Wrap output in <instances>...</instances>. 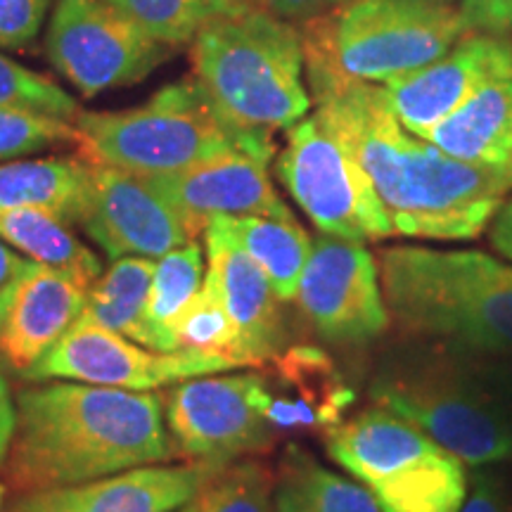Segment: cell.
Wrapping results in <instances>:
<instances>
[{
  "instance_id": "cell-40",
  "label": "cell",
  "mask_w": 512,
  "mask_h": 512,
  "mask_svg": "<svg viewBox=\"0 0 512 512\" xmlns=\"http://www.w3.org/2000/svg\"><path fill=\"white\" fill-rule=\"evenodd\" d=\"M24 264H27V259H22V256H17L15 252H10V249L0 242V290H3V287L8 285L19 271H22Z\"/></svg>"
},
{
  "instance_id": "cell-2",
  "label": "cell",
  "mask_w": 512,
  "mask_h": 512,
  "mask_svg": "<svg viewBox=\"0 0 512 512\" xmlns=\"http://www.w3.org/2000/svg\"><path fill=\"white\" fill-rule=\"evenodd\" d=\"M5 479L17 494L110 477L176 456L162 396L86 382H48L17 394Z\"/></svg>"
},
{
  "instance_id": "cell-7",
  "label": "cell",
  "mask_w": 512,
  "mask_h": 512,
  "mask_svg": "<svg viewBox=\"0 0 512 512\" xmlns=\"http://www.w3.org/2000/svg\"><path fill=\"white\" fill-rule=\"evenodd\" d=\"M465 34L451 5L344 0L299 29L311 95L339 83H387L448 53Z\"/></svg>"
},
{
  "instance_id": "cell-42",
  "label": "cell",
  "mask_w": 512,
  "mask_h": 512,
  "mask_svg": "<svg viewBox=\"0 0 512 512\" xmlns=\"http://www.w3.org/2000/svg\"><path fill=\"white\" fill-rule=\"evenodd\" d=\"M418 3H430V5H451L453 0H418Z\"/></svg>"
},
{
  "instance_id": "cell-25",
  "label": "cell",
  "mask_w": 512,
  "mask_h": 512,
  "mask_svg": "<svg viewBox=\"0 0 512 512\" xmlns=\"http://www.w3.org/2000/svg\"><path fill=\"white\" fill-rule=\"evenodd\" d=\"M0 240L10 242L36 264L67 275L83 290L100 278L102 264L91 247L69 233L67 223L38 209L0 211Z\"/></svg>"
},
{
  "instance_id": "cell-39",
  "label": "cell",
  "mask_w": 512,
  "mask_h": 512,
  "mask_svg": "<svg viewBox=\"0 0 512 512\" xmlns=\"http://www.w3.org/2000/svg\"><path fill=\"white\" fill-rule=\"evenodd\" d=\"M489 240L498 254L512 261V197H505V202L491 219Z\"/></svg>"
},
{
  "instance_id": "cell-12",
  "label": "cell",
  "mask_w": 512,
  "mask_h": 512,
  "mask_svg": "<svg viewBox=\"0 0 512 512\" xmlns=\"http://www.w3.org/2000/svg\"><path fill=\"white\" fill-rule=\"evenodd\" d=\"M164 401L176 456L190 463L228 465L266 451L275 439L249 401V373L192 377L171 387Z\"/></svg>"
},
{
  "instance_id": "cell-10",
  "label": "cell",
  "mask_w": 512,
  "mask_h": 512,
  "mask_svg": "<svg viewBox=\"0 0 512 512\" xmlns=\"http://www.w3.org/2000/svg\"><path fill=\"white\" fill-rule=\"evenodd\" d=\"M230 368L238 366L226 356L197 351H152L119 332L79 318L64 332L60 342L22 377L29 382L72 380L131 392H152L166 384L219 375Z\"/></svg>"
},
{
  "instance_id": "cell-8",
  "label": "cell",
  "mask_w": 512,
  "mask_h": 512,
  "mask_svg": "<svg viewBox=\"0 0 512 512\" xmlns=\"http://www.w3.org/2000/svg\"><path fill=\"white\" fill-rule=\"evenodd\" d=\"M275 174L318 233L361 245L396 235L368 174L316 114L290 128Z\"/></svg>"
},
{
  "instance_id": "cell-15",
  "label": "cell",
  "mask_w": 512,
  "mask_h": 512,
  "mask_svg": "<svg viewBox=\"0 0 512 512\" xmlns=\"http://www.w3.org/2000/svg\"><path fill=\"white\" fill-rule=\"evenodd\" d=\"M505 72H512V38L465 34L439 60L387 81L382 88L401 126L425 138L434 124L458 110L486 81Z\"/></svg>"
},
{
  "instance_id": "cell-27",
  "label": "cell",
  "mask_w": 512,
  "mask_h": 512,
  "mask_svg": "<svg viewBox=\"0 0 512 512\" xmlns=\"http://www.w3.org/2000/svg\"><path fill=\"white\" fill-rule=\"evenodd\" d=\"M204 283V259L197 240L171 249L155 261L145 320L152 351H176L174 323Z\"/></svg>"
},
{
  "instance_id": "cell-33",
  "label": "cell",
  "mask_w": 512,
  "mask_h": 512,
  "mask_svg": "<svg viewBox=\"0 0 512 512\" xmlns=\"http://www.w3.org/2000/svg\"><path fill=\"white\" fill-rule=\"evenodd\" d=\"M60 143H76V128L67 119L0 105V159L31 155Z\"/></svg>"
},
{
  "instance_id": "cell-34",
  "label": "cell",
  "mask_w": 512,
  "mask_h": 512,
  "mask_svg": "<svg viewBox=\"0 0 512 512\" xmlns=\"http://www.w3.org/2000/svg\"><path fill=\"white\" fill-rule=\"evenodd\" d=\"M53 3L55 0H0V48L31 46Z\"/></svg>"
},
{
  "instance_id": "cell-4",
  "label": "cell",
  "mask_w": 512,
  "mask_h": 512,
  "mask_svg": "<svg viewBox=\"0 0 512 512\" xmlns=\"http://www.w3.org/2000/svg\"><path fill=\"white\" fill-rule=\"evenodd\" d=\"M403 335L512 366V264L475 249L399 245L377 256Z\"/></svg>"
},
{
  "instance_id": "cell-14",
  "label": "cell",
  "mask_w": 512,
  "mask_h": 512,
  "mask_svg": "<svg viewBox=\"0 0 512 512\" xmlns=\"http://www.w3.org/2000/svg\"><path fill=\"white\" fill-rule=\"evenodd\" d=\"M249 373V401L273 432H330L356 392L320 347H287Z\"/></svg>"
},
{
  "instance_id": "cell-16",
  "label": "cell",
  "mask_w": 512,
  "mask_h": 512,
  "mask_svg": "<svg viewBox=\"0 0 512 512\" xmlns=\"http://www.w3.org/2000/svg\"><path fill=\"white\" fill-rule=\"evenodd\" d=\"M219 463L140 465L91 482L22 491L8 512H176L195 501Z\"/></svg>"
},
{
  "instance_id": "cell-24",
  "label": "cell",
  "mask_w": 512,
  "mask_h": 512,
  "mask_svg": "<svg viewBox=\"0 0 512 512\" xmlns=\"http://www.w3.org/2000/svg\"><path fill=\"white\" fill-rule=\"evenodd\" d=\"M275 512H382L373 491L290 446L275 475Z\"/></svg>"
},
{
  "instance_id": "cell-35",
  "label": "cell",
  "mask_w": 512,
  "mask_h": 512,
  "mask_svg": "<svg viewBox=\"0 0 512 512\" xmlns=\"http://www.w3.org/2000/svg\"><path fill=\"white\" fill-rule=\"evenodd\" d=\"M458 12L470 34L512 36V0H460Z\"/></svg>"
},
{
  "instance_id": "cell-6",
  "label": "cell",
  "mask_w": 512,
  "mask_h": 512,
  "mask_svg": "<svg viewBox=\"0 0 512 512\" xmlns=\"http://www.w3.org/2000/svg\"><path fill=\"white\" fill-rule=\"evenodd\" d=\"M76 157L138 176H166L228 152L271 162L273 136L245 133L211 105L200 83L181 79L121 112H79Z\"/></svg>"
},
{
  "instance_id": "cell-1",
  "label": "cell",
  "mask_w": 512,
  "mask_h": 512,
  "mask_svg": "<svg viewBox=\"0 0 512 512\" xmlns=\"http://www.w3.org/2000/svg\"><path fill=\"white\" fill-rule=\"evenodd\" d=\"M313 100L316 119L368 174L396 235L475 240L512 190L505 171L465 164L408 133L377 83H339Z\"/></svg>"
},
{
  "instance_id": "cell-23",
  "label": "cell",
  "mask_w": 512,
  "mask_h": 512,
  "mask_svg": "<svg viewBox=\"0 0 512 512\" xmlns=\"http://www.w3.org/2000/svg\"><path fill=\"white\" fill-rule=\"evenodd\" d=\"M211 228L226 235L242 252L254 259V264L271 280L280 302H292L297 297L299 280L313 249L309 233L299 221L266 219V216H216L209 221Z\"/></svg>"
},
{
  "instance_id": "cell-38",
  "label": "cell",
  "mask_w": 512,
  "mask_h": 512,
  "mask_svg": "<svg viewBox=\"0 0 512 512\" xmlns=\"http://www.w3.org/2000/svg\"><path fill=\"white\" fill-rule=\"evenodd\" d=\"M15 425H17V401L10 392V384L5 380L3 368H0V467H3L5 458H8Z\"/></svg>"
},
{
  "instance_id": "cell-31",
  "label": "cell",
  "mask_w": 512,
  "mask_h": 512,
  "mask_svg": "<svg viewBox=\"0 0 512 512\" xmlns=\"http://www.w3.org/2000/svg\"><path fill=\"white\" fill-rule=\"evenodd\" d=\"M275 475L261 460H233L197 496L200 512H275Z\"/></svg>"
},
{
  "instance_id": "cell-43",
  "label": "cell",
  "mask_w": 512,
  "mask_h": 512,
  "mask_svg": "<svg viewBox=\"0 0 512 512\" xmlns=\"http://www.w3.org/2000/svg\"><path fill=\"white\" fill-rule=\"evenodd\" d=\"M3 498H5V484L0 482V508H3Z\"/></svg>"
},
{
  "instance_id": "cell-9",
  "label": "cell",
  "mask_w": 512,
  "mask_h": 512,
  "mask_svg": "<svg viewBox=\"0 0 512 512\" xmlns=\"http://www.w3.org/2000/svg\"><path fill=\"white\" fill-rule=\"evenodd\" d=\"M46 48L83 98L143 81L174 53L107 0H57Z\"/></svg>"
},
{
  "instance_id": "cell-18",
  "label": "cell",
  "mask_w": 512,
  "mask_h": 512,
  "mask_svg": "<svg viewBox=\"0 0 512 512\" xmlns=\"http://www.w3.org/2000/svg\"><path fill=\"white\" fill-rule=\"evenodd\" d=\"M86 292L67 275L27 259L0 290V363L24 375L79 320Z\"/></svg>"
},
{
  "instance_id": "cell-17",
  "label": "cell",
  "mask_w": 512,
  "mask_h": 512,
  "mask_svg": "<svg viewBox=\"0 0 512 512\" xmlns=\"http://www.w3.org/2000/svg\"><path fill=\"white\" fill-rule=\"evenodd\" d=\"M266 166L247 152H228L178 174L145 178L181 214L197 240L216 216L297 219L275 192Z\"/></svg>"
},
{
  "instance_id": "cell-13",
  "label": "cell",
  "mask_w": 512,
  "mask_h": 512,
  "mask_svg": "<svg viewBox=\"0 0 512 512\" xmlns=\"http://www.w3.org/2000/svg\"><path fill=\"white\" fill-rule=\"evenodd\" d=\"M81 226L112 261L124 256L162 259L195 240L181 214L145 176L91 164V195Z\"/></svg>"
},
{
  "instance_id": "cell-41",
  "label": "cell",
  "mask_w": 512,
  "mask_h": 512,
  "mask_svg": "<svg viewBox=\"0 0 512 512\" xmlns=\"http://www.w3.org/2000/svg\"><path fill=\"white\" fill-rule=\"evenodd\" d=\"M176 512H200V505H197V498H195V501H190L188 505H183V508L176 510Z\"/></svg>"
},
{
  "instance_id": "cell-3",
  "label": "cell",
  "mask_w": 512,
  "mask_h": 512,
  "mask_svg": "<svg viewBox=\"0 0 512 512\" xmlns=\"http://www.w3.org/2000/svg\"><path fill=\"white\" fill-rule=\"evenodd\" d=\"M368 396L467 465L512 460V366L403 335L377 358Z\"/></svg>"
},
{
  "instance_id": "cell-5",
  "label": "cell",
  "mask_w": 512,
  "mask_h": 512,
  "mask_svg": "<svg viewBox=\"0 0 512 512\" xmlns=\"http://www.w3.org/2000/svg\"><path fill=\"white\" fill-rule=\"evenodd\" d=\"M190 46L192 76L240 131L273 136L309 114L302 36L287 19L245 5L211 17Z\"/></svg>"
},
{
  "instance_id": "cell-20",
  "label": "cell",
  "mask_w": 512,
  "mask_h": 512,
  "mask_svg": "<svg viewBox=\"0 0 512 512\" xmlns=\"http://www.w3.org/2000/svg\"><path fill=\"white\" fill-rule=\"evenodd\" d=\"M325 448L342 470L368 489L406 475L441 451L425 432L380 406L344 418L325 432Z\"/></svg>"
},
{
  "instance_id": "cell-22",
  "label": "cell",
  "mask_w": 512,
  "mask_h": 512,
  "mask_svg": "<svg viewBox=\"0 0 512 512\" xmlns=\"http://www.w3.org/2000/svg\"><path fill=\"white\" fill-rule=\"evenodd\" d=\"M91 164L81 157L31 159L0 166V211L38 209L67 226L83 221Z\"/></svg>"
},
{
  "instance_id": "cell-29",
  "label": "cell",
  "mask_w": 512,
  "mask_h": 512,
  "mask_svg": "<svg viewBox=\"0 0 512 512\" xmlns=\"http://www.w3.org/2000/svg\"><path fill=\"white\" fill-rule=\"evenodd\" d=\"M159 43L181 48L192 43L211 17L245 8V0H107Z\"/></svg>"
},
{
  "instance_id": "cell-36",
  "label": "cell",
  "mask_w": 512,
  "mask_h": 512,
  "mask_svg": "<svg viewBox=\"0 0 512 512\" xmlns=\"http://www.w3.org/2000/svg\"><path fill=\"white\" fill-rule=\"evenodd\" d=\"M460 512H512V501L503 477L486 467H477L472 489Z\"/></svg>"
},
{
  "instance_id": "cell-32",
  "label": "cell",
  "mask_w": 512,
  "mask_h": 512,
  "mask_svg": "<svg viewBox=\"0 0 512 512\" xmlns=\"http://www.w3.org/2000/svg\"><path fill=\"white\" fill-rule=\"evenodd\" d=\"M0 105L24 107V110L53 114L67 121H74L81 112L79 102L62 91L53 79L31 72L5 55H0Z\"/></svg>"
},
{
  "instance_id": "cell-37",
  "label": "cell",
  "mask_w": 512,
  "mask_h": 512,
  "mask_svg": "<svg viewBox=\"0 0 512 512\" xmlns=\"http://www.w3.org/2000/svg\"><path fill=\"white\" fill-rule=\"evenodd\" d=\"M249 8H259L271 12L280 19H313L325 15V12L335 10L344 0H245Z\"/></svg>"
},
{
  "instance_id": "cell-19",
  "label": "cell",
  "mask_w": 512,
  "mask_h": 512,
  "mask_svg": "<svg viewBox=\"0 0 512 512\" xmlns=\"http://www.w3.org/2000/svg\"><path fill=\"white\" fill-rule=\"evenodd\" d=\"M207 275L214 280L235 328V358L240 366H264L285 349V323L271 280L247 252L216 228L204 230Z\"/></svg>"
},
{
  "instance_id": "cell-28",
  "label": "cell",
  "mask_w": 512,
  "mask_h": 512,
  "mask_svg": "<svg viewBox=\"0 0 512 512\" xmlns=\"http://www.w3.org/2000/svg\"><path fill=\"white\" fill-rule=\"evenodd\" d=\"M382 512H460L467 496L463 460L446 448L406 475L375 486Z\"/></svg>"
},
{
  "instance_id": "cell-30",
  "label": "cell",
  "mask_w": 512,
  "mask_h": 512,
  "mask_svg": "<svg viewBox=\"0 0 512 512\" xmlns=\"http://www.w3.org/2000/svg\"><path fill=\"white\" fill-rule=\"evenodd\" d=\"M176 351H197V354L226 356L240 368L235 358V328L226 306H223L214 280L204 275L200 292L192 297L174 323Z\"/></svg>"
},
{
  "instance_id": "cell-26",
  "label": "cell",
  "mask_w": 512,
  "mask_h": 512,
  "mask_svg": "<svg viewBox=\"0 0 512 512\" xmlns=\"http://www.w3.org/2000/svg\"><path fill=\"white\" fill-rule=\"evenodd\" d=\"M152 275H155V259H145V256L117 259L110 271L88 287L86 306L79 318L119 332L140 347L150 349L145 306Z\"/></svg>"
},
{
  "instance_id": "cell-21",
  "label": "cell",
  "mask_w": 512,
  "mask_h": 512,
  "mask_svg": "<svg viewBox=\"0 0 512 512\" xmlns=\"http://www.w3.org/2000/svg\"><path fill=\"white\" fill-rule=\"evenodd\" d=\"M448 157L512 178V72L498 74L425 133Z\"/></svg>"
},
{
  "instance_id": "cell-11",
  "label": "cell",
  "mask_w": 512,
  "mask_h": 512,
  "mask_svg": "<svg viewBox=\"0 0 512 512\" xmlns=\"http://www.w3.org/2000/svg\"><path fill=\"white\" fill-rule=\"evenodd\" d=\"M294 299L311 330L330 344L375 342L392 323L380 264L361 242L320 233Z\"/></svg>"
}]
</instances>
